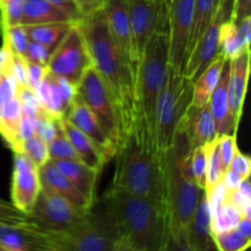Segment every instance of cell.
<instances>
[{
	"label": "cell",
	"instance_id": "1",
	"mask_svg": "<svg viewBox=\"0 0 251 251\" xmlns=\"http://www.w3.org/2000/svg\"><path fill=\"white\" fill-rule=\"evenodd\" d=\"M92 66L104 82L118 118V145L131 130L139 109L136 100V71L130 66L108 27L103 9L78 21ZM117 150V149H115Z\"/></svg>",
	"mask_w": 251,
	"mask_h": 251
},
{
	"label": "cell",
	"instance_id": "2",
	"mask_svg": "<svg viewBox=\"0 0 251 251\" xmlns=\"http://www.w3.org/2000/svg\"><path fill=\"white\" fill-rule=\"evenodd\" d=\"M114 157L110 186L164 206V154L158 151L154 129L140 110L131 130L117 146Z\"/></svg>",
	"mask_w": 251,
	"mask_h": 251
},
{
	"label": "cell",
	"instance_id": "3",
	"mask_svg": "<svg viewBox=\"0 0 251 251\" xmlns=\"http://www.w3.org/2000/svg\"><path fill=\"white\" fill-rule=\"evenodd\" d=\"M103 208L114 221L120 237L141 251H163L169 233L164 206L123 189L109 186Z\"/></svg>",
	"mask_w": 251,
	"mask_h": 251
},
{
	"label": "cell",
	"instance_id": "4",
	"mask_svg": "<svg viewBox=\"0 0 251 251\" xmlns=\"http://www.w3.org/2000/svg\"><path fill=\"white\" fill-rule=\"evenodd\" d=\"M190 142L178 129L174 144L164 153V208L169 230H186L202 194L191 173Z\"/></svg>",
	"mask_w": 251,
	"mask_h": 251
},
{
	"label": "cell",
	"instance_id": "5",
	"mask_svg": "<svg viewBox=\"0 0 251 251\" xmlns=\"http://www.w3.org/2000/svg\"><path fill=\"white\" fill-rule=\"evenodd\" d=\"M169 66L168 31L156 32L147 42L136 68L137 109L154 129V112L158 96L167 81Z\"/></svg>",
	"mask_w": 251,
	"mask_h": 251
},
{
	"label": "cell",
	"instance_id": "6",
	"mask_svg": "<svg viewBox=\"0 0 251 251\" xmlns=\"http://www.w3.org/2000/svg\"><path fill=\"white\" fill-rule=\"evenodd\" d=\"M193 81L168 66L167 81L158 96L154 112V136L162 154L174 144L179 124L193 104Z\"/></svg>",
	"mask_w": 251,
	"mask_h": 251
},
{
	"label": "cell",
	"instance_id": "7",
	"mask_svg": "<svg viewBox=\"0 0 251 251\" xmlns=\"http://www.w3.org/2000/svg\"><path fill=\"white\" fill-rule=\"evenodd\" d=\"M56 234L55 251H113L120 234L114 221L103 208L86 213L78 225Z\"/></svg>",
	"mask_w": 251,
	"mask_h": 251
},
{
	"label": "cell",
	"instance_id": "8",
	"mask_svg": "<svg viewBox=\"0 0 251 251\" xmlns=\"http://www.w3.org/2000/svg\"><path fill=\"white\" fill-rule=\"evenodd\" d=\"M90 66H92L90 53L78 22H75L50 54L47 69L54 76L76 86Z\"/></svg>",
	"mask_w": 251,
	"mask_h": 251
},
{
	"label": "cell",
	"instance_id": "9",
	"mask_svg": "<svg viewBox=\"0 0 251 251\" xmlns=\"http://www.w3.org/2000/svg\"><path fill=\"white\" fill-rule=\"evenodd\" d=\"M76 96L91 110L117 149L119 126L114 103L104 82L93 66H90L76 85Z\"/></svg>",
	"mask_w": 251,
	"mask_h": 251
},
{
	"label": "cell",
	"instance_id": "10",
	"mask_svg": "<svg viewBox=\"0 0 251 251\" xmlns=\"http://www.w3.org/2000/svg\"><path fill=\"white\" fill-rule=\"evenodd\" d=\"M86 213L61 196L42 188L28 217L34 226L42 229L64 233L78 225Z\"/></svg>",
	"mask_w": 251,
	"mask_h": 251
},
{
	"label": "cell",
	"instance_id": "11",
	"mask_svg": "<svg viewBox=\"0 0 251 251\" xmlns=\"http://www.w3.org/2000/svg\"><path fill=\"white\" fill-rule=\"evenodd\" d=\"M132 44L137 64L156 32L168 31V4L164 0H127Z\"/></svg>",
	"mask_w": 251,
	"mask_h": 251
},
{
	"label": "cell",
	"instance_id": "12",
	"mask_svg": "<svg viewBox=\"0 0 251 251\" xmlns=\"http://www.w3.org/2000/svg\"><path fill=\"white\" fill-rule=\"evenodd\" d=\"M193 19L194 0H169V66L180 75H184L186 60H188V49Z\"/></svg>",
	"mask_w": 251,
	"mask_h": 251
},
{
	"label": "cell",
	"instance_id": "13",
	"mask_svg": "<svg viewBox=\"0 0 251 251\" xmlns=\"http://www.w3.org/2000/svg\"><path fill=\"white\" fill-rule=\"evenodd\" d=\"M232 12L233 0H227V1L221 0L213 21L189 53L184 75L193 82L200 77L201 74L220 54L221 27L223 22L232 19Z\"/></svg>",
	"mask_w": 251,
	"mask_h": 251
},
{
	"label": "cell",
	"instance_id": "14",
	"mask_svg": "<svg viewBox=\"0 0 251 251\" xmlns=\"http://www.w3.org/2000/svg\"><path fill=\"white\" fill-rule=\"evenodd\" d=\"M38 167L24 153H14L11 176V203L21 212L28 215L41 191Z\"/></svg>",
	"mask_w": 251,
	"mask_h": 251
},
{
	"label": "cell",
	"instance_id": "15",
	"mask_svg": "<svg viewBox=\"0 0 251 251\" xmlns=\"http://www.w3.org/2000/svg\"><path fill=\"white\" fill-rule=\"evenodd\" d=\"M0 245L10 251H55L56 234L37 227L0 222Z\"/></svg>",
	"mask_w": 251,
	"mask_h": 251
},
{
	"label": "cell",
	"instance_id": "16",
	"mask_svg": "<svg viewBox=\"0 0 251 251\" xmlns=\"http://www.w3.org/2000/svg\"><path fill=\"white\" fill-rule=\"evenodd\" d=\"M108 27L118 47L124 54L125 59L136 71L137 59L132 44L131 26L129 16V1L127 0H105L103 5Z\"/></svg>",
	"mask_w": 251,
	"mask_h": 251
},
{
	"label": "cell",
	"instance_id": "17",
	"mask_svg": "<svg viewBox=\"0 0 251 251\" xmlns=\"http://www.w3.org/2000/svg\"><path fill=\"white\" fill-rule=\"evenodd\" d=\"M65 118L95 144V146L102 153L105 161L108 162L114 157V144L109 139V136L105 134V131L100 126L95 115L78 100L77 96H75L73 102L70 103V107H69Z\"/></svg>",
	"mask_w": 251,
	"mask_h": 251
},
{
	"label": "cell",
	"instance_id": "18",
	"mask_svg": "<svg viewBox=\"0 0 251 251\" xmlns=\"http://www.w3.org/2000/svg\"><path fill=\"white\" fill-rule=\"evenodd\" d=\"M250 73V49H245L239 55L229 60L228 78V104L235 124L239 125L247 95Z\"/></svg>",
	"mask_w": 251,
	"mask_h": 251
},
{
	"label": "cell",
	"instance_id": "19",
	"mask_svg": "<svg viewBox=\"0 0 251 251\" xmlns=\"http://www.w3.org/2000/svg\"><path fill=\"white\" fill-rule=\"evenodd\" d=\"M178 129L185 132L191 149L205 146L212 142L217 137V134L210 104L207 103L200 108L191 104L181 119Z\"/></svg>",
	"mask_w": 251,
	"mask_h": 251
},
{
	"label": "cell",
	"instance_id": "20",
	"mask_svg": "<svg viewBox=\"0 0 251 251\" xmlns=\"http://www.w3.org/2000/svg\"><path fill=\"white\" fill-rule=\"evenodd\" d=\"M228 78H229V60L226 61L220 80L211 95L208 104L212 113L217 137L221 135H237L238 126L233 120L228 104Z\"/></svg>",
	"mask_w": 251,
	"mask_h": 251
},
{
	"label": "cell",
	"instance_id": "21",
	"mask_svg": "<svg viewBox=\"0 0 251 251\" xmlns=\"http://www.w3.org/2000/svg\"><path fill=\"white\" fill-rule=\"evenodd\" d=\"M38 172L42 188L61 196V198L68 200L70 203H73L78 210L85 211V212L92 210L93 207H91V205L87 202L85 196L54 166V163L50 159L47 161L43 166L39 167Z\"/></svg>",
	"mask_w": 251,
	"mask_h": 251
},
{
	"label": "cell",
	"instance_id": "22",
	"mask_svg": "<svg viewBox=\"0 0 251 251\" xmlns=\"http://www.w3.org/2000/svg\"><path fill=\"white\" fill-rule=\"evenodd\" d=\"M186 235L195 251H218L215 242V233L211 225L210 206L205 190L201 194L193 220L186 228Z\"/></svg>",
	"mask_w": 251,
	"mask_h": 251
},
{
	"label": "cell",
	"instance_id": "23",
	"mask_svg": "<svg viewBox=\"0 0 251 251\" xmlns=\"http://www.w3.org/2000/svg\"><path fill=\"white\" fill-rule=\"evenodd\" d=\"M51 161V159H50ZM54 166L70 180V183L85 196L91 207L96 203V188H97L98 173L95 169L75 161H51Z\"/></svg>",
	"mask_w": 251,
	"mask_h": 251
},
{
	"label": "cell",
	"instance_id": "24",
	"mask_svg": "<svg viewBox=\"0 0 251 251\" xmlns=\"http://www.w3.org/2000/svg\"><path fill=\"white\" fill-rule=\"evenodd\" d=\"M58 122L63 132L66 135L70 144L73 145L74 150L77 153L80 161L85 166L90 167V168L95 169L98 173H100L104 164L107 163V161L102 156V153L98 151L95 144L83 132H81L77 127L74 126L65 117L59 119Z\"/></svg>",
	"mask_w": 251,
	"mask_h": 251
},
{
	"label": "cell",
	"instance_id": "25",
	"mask_svg": "<svg viewBox=\"0 0 251 251\" xmlns=\"http://www.w3.org/2000/svg\"><path fill=\"white\" fill-rule=\"evenodd\" d=\"M58 22H78L59 7L46 0H25L21 26L58 24Z\"/></svg>",
	"mask_w": 251,
	"mask_h": 251
},
{
	"label": "cell",
	"instance_id": "26",
	"mask_svg": "<svg viewBox=\"0 0 251 251\" xmlns=\"http://www.w3.org/2000/svg\"><path fill=\"white\" fill-rule=\"evenodd\" d=\"M34 91L37 93L42 109L49 117H51L53 119H61L65 117L69 107L59 90L56 76L47 71L44 78Z\"/></svg>",
	"mask_w": 251,
	"mask_h": 251
},
{
	"label": "cell",
	"instance_id": "27",
	"mask_svg": "<svg viewBox=\"0 0 251 251\" xmlns=\"http://www.w3.org/2000/svg\"><path fill=\"white\" fill-rule=\"evenodd\" d=\"M226 59L221 54L208 65V68L201 74L198 80L194 81L193 88V105L194 107H203L210 100L211 95L215 91L220 80L221 73L226 64Z\"/></svg>",
	"mask_w": 251,
	"mask_h": 251
},
{
	"label": "cell",
	"instance_id": "28",
	"mask_svg": "<svg viewBox=\"0 0 251 251\" xmlns=\"http://www.w3.org/2000/svg\"><path fill=\"white\" fill-rule=\"evenodd\" d=\"M74 24L75 22H58V24L24 26V28L29 41L41 44L51 54Z\"/></svg>",
	"mask_w": 251,
	"mask_h": 251
},
{
	"label": "cell",
	"instance_id": "29",
	"mask_svg": "<svg viewBox=\"0 0 251 251\" xmlns=\"http://www.w3.org/2000/svg\"><path fill=\"white\" fill-rule=\"evenodd\" d=\"M221 0H194V19L191 26L190 42H189L188 55L196 44V42L201 38L211 22L217 14L218 6Z\"/></svg>",
	"mask_w": 251,
	"mask_h": 251
},
{
	"label": "cell",
	"instance_id": "30",
	"mask_svg": "<svg viewBox=\"0 0 251 251\" xmlns=\"http://www.w3.org/2000/svg\"><path fill=\"white\" fill-rule=\"evenodd\" d=\"M245 49H250L243 41L238 26L232 19L223 22L221 27L220 37V54L226 60H232L237 55H239Z\"/></svg>",
	"mask_w": 251,
	"mask_h": 251
},
{
	"label": "cell",
	"instance_id": "31",
	"mask_svg": "<svg viewBox=\"0 0 251 251\" xmlns=\"http://www.w3.org/2000/svg\"><path fill=\"white\" fill-rule=\"evenodd\" d=\"M206 151H207V180H206L205 191L210 193L215 186L222 183L223 176L227 169L223 166L222 158H221L218 137L206 145Z\"/></svg>",
	"mask_w": 251,
	"mask_h": 251
},
{
	"label": "cell",
	"instance_id": "32",
	"mask_svg": "<svg viewBox=\"0 0 251 251\" xmlns=\"http://www.w3.org/2000/svg\"><path fill=\"white\" fill-rule=\"evenodd\" d=\"M215 242L218 251H245L249 249L251 238L245 237L234 227L215 233Z\"/></svg>",
	"mask_w": 251,
	"mask_h": 251
},
{
	"label": "cell",
	"instance_id": "33",
	"mask_svg": "<svg viewBox=\"0 0 251 251\" xmlns=\"http://www.w3.org/2000/svg\"><path fill=\"white\" fill-rule=\"evenodd\" d=\"M59 123V122H58ZM48 153L49 159L51 161H75L81 162L77 153L74 150L73 145L70 144L66 135L61 130L59 125V130L56 132L55 137L48 144ZM82 163V162H81Z\"/></svg>",
	"mask_w": 251,
	"mask_h": 251
},
{
	"label": "cell",
	"instance_id": "34",
	"mask_svg": "<svg viewBox=\"0 0 251 251\" xmlns=\"http://www.w3.org/2000/svg\"><path fill=\"white\" fill-rule=\"evenodd\" d=\"M2 33V46L9 48L12 54L20 56H25L29 44V38L25 31L24 26L9 27L1 31Z\"/></svg>",
	"mask_w": 251,
	"mask_h": 251
},
{
	"label": "cell",
	"instance_id": "35",
	"mask_svg": "<svg viewBox=\"0 0 251 251\" xmlns=\"http://www.w3.org/2000/svg\"><path fill=\"white\" fill-rule=\"evenodd\" d=\"M25 0H0V29L20 26Z\"/></svg>",
	"mask_w": 251,
	"mask_h": 251
},
{
	"label": "cell",
	"instance_id": "36",
	"mask_svg": "<svg viewBox=\"0 0 251 251\" xmlns=\"http://www.w3.org/2000/svg\"><path fill=\"white\" fill-rule=\"evenodd\" d=\"M19 153H24L25 156L28 157L38 168L43 166L47 161H49L48 144L37 135L22 141L21 151Z\"/></svg>",
	"mask_w": 251,
	"mask_h": 251
},
{
	"label": "cell",
	"instance_id": "37",
	"mask_svg": "<svg viewBox=\"0 0 251 251\" xmlns=\"http://www.w3.org/2000/svg\"><path fill=\"white\" fill-rule=\"evenodd\" d=\"M191 173L200 189L205 190L207 180V151L205 146H199L191 151Z\"/></svg>",
	"mask_w": 251,
	"mask_h": 251
},
{
	"label": "cell",
	"instance_id": "38",
	"mask_svg": "<svg viewBox=\"0 0 251 251\" xmlns=\"http://www.w3.org/2000/svg\"><path fill=\"white\" fill-rule=\"evenodd\" d=\"M0 222L15 226L31 225L32 223L28 215L21 212L11 202L2 200V199H0Z\"/></svg>",
	"mask_w": 251,
	"mask_h": 251
},
{
	"label": "cell",
	"instance_id": "39",
	"mask_svg": "<svg viewBox=\"0 0 251 251\" xmlns=\"http://www.w3.org/2000/svg\"><path fill=\"white\" fill-rule=\"evenodd\" d=\"M218 146H220L221 158H222L223 166L228 169L233 157L239 150L237 146V135H221L218 136Z\"/></svg>",
	"mask_w": 251,
	"mask_h": 251
},
{
	"label": "cell",
	"instance_id": "40",
	"mask_svg": "<svg viewBox=\"0 0 251 251\" xmlns=\"http://www.w3.org/2000/svg\"><path fill=\"white\" fill-rule=\"evenodd\" d=\"M163 251H195L186 235V230H169Z\"/></svg>",
	"mask_w": 251,
	"mask_h": 251
},
{
	"label": "cell",
	"instance_id": "41",
	"mask_svg": "<svg viewBox=\"0 0 251 251\" xmlns=\"http://www.w3.org/2000/svg\"><path fill=\"white\" fill-rule=\"evenodd\" d=\"M27 61L33 64H38V65L47 66L48 65L49 58H50V53L48 49L44 48L43 46L34 42L29 41L28 48H27L26 54L24 56Z\"/></svg>",
	"mask_w": 251,
	"mask_h": 251
},
{
	"label": "cell",
	"instance_id": "42",
	"mask_svg": "<svg viewBox=\"0 0 251 251\" xmlns=\"http://www.w3.org/2000/svg\"><path fill=\"white\" fill-rule=\"evenodd\" d=\"M230 172L237 174L239 178L243 180L250 178V172H251V159L247 154L240 153L239 151L234 154L232 162H230L229 167H228Z\"/></svg>",
	"mask_w": 251,
	"mask_h": 251
},
{
	"label": "cell",
	"instance_id": "43",
	"mask_svg": "<svg viewBox=\"0 0 251 251\" xmlns=\"http://www.w3.org/2000/svg\"><path fill=\"white\" fill-rule=\"evenodd\" d=\"M26 60V59H25ZM27 85L28 87H31L32 90H36L38 87L39 83L42 82V80L46 76L47 71V66H42L38 65V64H33V63H29L27 61Z\"/></svg>",
	"mask_w": 251,
	"mask_h": 251
},
{
	"label": "cell",
	"instance_id": "44",
	"mask_svg": "<svg viewBox=\"0 0 251 251\" xmlns=\"http://www.w3.org/2000/svg\"><path fill=\"white\" fill-rule=\"evenodd\" d=\"M251 16V0H233L232 20L235 25L245 17Z\"/></svg>",
	"mask_w": 251,
	"mask_h": 251
},
{
	"label": "cell",
	"instance_id": "45",
	"mask_svg": "<svg viewBox=\"0 0 251 251\" xmlns=\"http://www.w3.org/2000/svg\"><path fill=\"white\" fill-rule=\"evenodd\" d=\"M46 1L50 2L54 6L59 7L60 10L65 11L66 14L70 15L75 21H80L82 19V15H81L80 10H78L77 5L74 0H46Z\"/></svg>",
	"mask_w": 251,
	"mask_h": 251
},
{
	"label": "cell",
	"instance_id": "46",
	"mask_svg": "<svg viewBox=\"0 0 251 251\" xmlns=\"http://www.w3.org/2000/svg\"><path fill=\"white\" fill-rule=\"evenodd\" d=\"M77 5L78 10H80L81 15L87 16V15L92 14V12L97 11V10L103 9L105 0H74Z\"/></svg>",
	"mask_w": 251,
	"mask_h": 251
},
{
	"label": "cell",
	"instance_id": "47",
	"mask_svg": "<svg viewBox=\"0 0 251 251\" xmlns=\"http://www.w3.org/2000/svg\"><path fill=\"white\" fill-rule=\"evenodd\" d=\"M235 228H237L242 234H244L245 237L251 238V216H249V217L240 218V221L238 222V225L235 226Z\"/></svg>",
	"mask_w": 251,
	"mask_h": 251
},
{
	"label": "cell",
	"instance_id": "48",
	"mask_svg": "<svg viewBox=\"0 0 251 251\" xmlns=\"http://www.w3.org/2000/svg\"><path fill=\"white\" fill-rule=\"evenodd\" d=\"M113 251H141L139 249H136V248L134 247V245L130 244L127 240H125L124 238L120 237L119 240H118L117 245H115L114 250Z\"/></svg>",
	"mask_w": 251,
	"mask_h": 251
},
{
	"label": "cell",
	"instance_id": "49",
	"mask_svg": "<svg viewBox=\"0 0 251 251\" xmlns=\"http://www.w3.org/2000/svg\"><path fill=\"white\" fill-rule=\"evenodd\" d=\"M0 251H10V250L5 249V248H4V247H1V245H0Z\"/></svg>",
	"mask_w": 251,
	"mask_h": 251
},
{
	"label": "cell",
	"instance_id": "50",
	"mask_svg": "<svg viewBox=\"0 0 251 251\" xmlns=\"http://www.w3.org/2000/svg\"><path fill=\"white\" fill-rule=\"evenodd\" d=\"M164 1H166V2H167V4H168V1H169V0H164Z\"/></svg>",
	"mask_w": 251,
	"mask_h": 251
},
{
	"label": "cell",
	"instance_id": "51",
	"mask_svg": "<svg viewBox=\"0 0 251 251\" xmlns=\"http://www.w3.org/2000/svg\"><path fill=\"white\" fill-rule=\"evenodd\" d=\"M222 1H227V0H222Z\"/></svg>",
	"mask_w": 251,
	"mask_h": 251
}]
</instances>
